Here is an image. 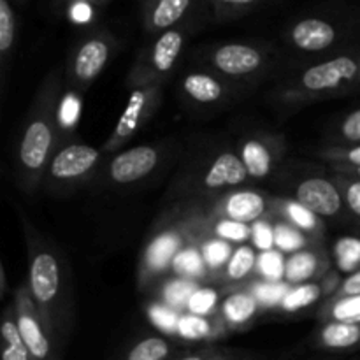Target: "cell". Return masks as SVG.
I'll use <instances>...</instances> for the list:
<instances>
[{"label":"cell","instance_id":"cell-10","mask_svg":"<svg viewBox=\"0 0 360 360\" xmlns=\"http://www.w3.org/2000/svg\"><path fill=\"white\" fill-rule=\"evenodd\" d=\"M171 146L165 143L139 144L111 155L98 171L91 185L129 188L157 174L158 169L171 157Z\"/></svg>","mask_w":360,"mask_h":360},{"label":"cell","instance_id":"cell-17","mask_svg":"<svg viewBox=\"0 0 360 360\" xmlns=\"http://www.w3.org/2000/svg\"><path fill=\"white\" fill-rule=\"evenodd\" d=\"M179 90L188 104L204 109L220 108L234 97V84L210 69L188 70L179 79Z\"/></svg>","mask_w":360,"mask_h":360},{"label":"cell","instance_id":"cell-38","mask_svg":"<svg viewBox=\"0 0 360 360\" xmlns=\"http://www.w3.org/2000/svg\"><path fill=\"white\" fill-rule=\"evenodd\" d=\"M257 273L260 274V280L264 281L278 283L280 280H283L285 260L281 259V252L271 250V252L260 253L259 264H257Z\"/></svg>","mask_w":360,"mask_h":360},{"label":"cell","instance_id":"cell-1","mask_svg":"<svg viewBox=\"0 0 360 360\" xmlns=\"http://www.w3.org/2000/svg\"><path fill=\"white\" fill-rule=\"evenodd\" d=\"M63 88V69L55 67L39 84L16 137L13 169L18 188L25 195H35L41 190L49 160L67 139L62 123Z\"/></svg>","mask_w":360,"mask_h":360},{"label":"cell","instance_id":"cell-11","mask_svg":"<svg viewBox=\"0 0 360 360\" xmlns=\"http://www.w3.org/2000/svg\"><path fill=\"white\" fill-rule=\"evenodd\" d=\"M13 304L18 330L32 357L35 360H63V343L39 311L27 281L16 288Z\"/></svg>","mask_w":360,"mask_h":360},{"label":"cell","instance_id":"cell-29","mask_svg":"<svg viewBox=\"0 0 360 360\" xmlns=\"http://www.w3.org/2000/svg\"><path fill=\"white\" fill-rule=\"evenodd\" d=\"M197 210H199V207H197ZM200 213H202V211H200ZM202 217L204 229H206L207 236L224 239V241L227 243H238V245H245L248 239H252V227H250V225L239 224V221L234 220H227V218L210 217V214L206 213H202Z\"/></svg>","mask_w":360,"mask_h":360},{"label":"cell","instance_id":"cell-5","mask_svg":"<svg viewBox=\"0 0 360 360\" xmlns=\"http://www.w3.org/2000/svg\"><path fill=\"white\" fill-rule=\"evenodd\" d=\"M250 183L245 164L231 148L206 150L192 155L167 192V199L181 204L206 202Z\"/></svg>","mask_w":360,"mask_h":360},{"label":"cell","instance_id":"cell-39","mask_svg":"<svg viewBox=\"0 0 360 360\" xmlns=\"http://www.w3.org/2000/svg\"><path fill=\"white\" fill-rule=\"evenodd\" d=\"M333 178L336 179L338 185L341 186L348 214L357 221V225H360V181L352 178H345V176L340 174H334V172Z\"/></svg>","mask_w":360,"mask_h":360},{"label":"cell","instance_id":"cell-26","mask_svg":"<svg viewBox=\"0 0 360 360\" xmlns=\"http://www.w3.org/2000/svg\"><path fill=\"white\" fill-rule=\"evenodd\" d=\"M0 336H2V360H35L20 336L13 302L4 309Z\"/></svg>","mask_w":360,"mask_h":360},{"label":"cell","instance_id":"cell-15","mask_svg":"<svg viewBox=\"0 0 360 360\" xmlns=\"http://www.w3.org/2000/svg\"><path fill=\"white\" fill-rule=\"evenodd\" d=\"M287 153L285 137L273 132H252L238 143V155L245 164L250 181L271 178Z\"/></svg>","mask_w":360,"mask_h":360},{"label":"cell","instance_id":"cell-23","mask_svg":"<svg viewBox=\"0 0 360 360\" xmlns=\"http://www.w3.org/2000/svg\"><path fill=\"white\" fill-rule=\"evenodd\" d=\"M179 345L174 340L162 334H144L130 341L118 360H174L181 352Z\"/></svg>","mask_w":360,"mask_h":360},{"label":"cell","instance_id":"cell-12","mask_svg":"<svg viewBox=\"0 0 360 360\" xmlns=\"http://www.w3.org/2000/svg\"><path fill=\"white\" fill-rule=\"evenodd\" d=\"M162 88L164 84H143V86L132 88L118 123L108 141L102 144V151L105 155H115L122 151V148L130 143L136 134L153 118L162 104Z\"/></svg>","mask_w":360,"mask_h":360},{"label":"cell","instance_id":"cell-46","mask_svg":"<svg viewBox=\"0 0 360 360\" xmlns=\"http://www.w3.org/2000/svg\"><path fill=\"white\" fill-rule=\"evenodd\" d=\"M7 274H6V266H4L2 262H0V297L6 299L7 295Z\"/></svg>","mask_w":360,"mask_h":360},{"label":"cell","instance_id":"cell-33","mask_svg":"<svg viewBox=\"0 0 360 360\" xmlns=\"http://www.w3.org/2000/svg\"><path fill=\"white\" fill-rule=\"evenodd\" d=\"M329 143L336 146L360 144V108L340 116V120L330 127Z\"/></svg>","mask_w":360,"mask_h":360},{"label":"cell","instance_id":"cell-34","mask_svg":"<svg viewBox=\"0 0 360 360\" xmlns=\"http://www.w3.org/2000/svg\"><path fill=\"white\" fill-rule=\"evenodd\" d=\"M334 262L343 273H355L360 269V238L345 236L334 245Z\"/></svg>","mask_w":360,"mask_h":360},{"label":"cell","instance_id":"cell-4","mask_svg":"<svg viewBox=\"0 0 360 360\" xmlns=\"http://www.w3.org/2000/svg\"><path fill=\"white\" fill-rule=\"evenodd\" d=\"M281 39L302 62L347 51L360 44V7L338 2L306 11L288 21Z\"/></svg>","mask_w":360,"mask_h":360},{"label":"cell","instance_id":"cell-44","mask_svg":"<svg viewBox=\"0 0 360 360\" xmlns=\"http://www.w3.org/2000/svg\"><path fill=\"white\" fill-rule=\"evenodd\" d=\"M214 360H259L255 355L248 354V352L232 350V348H221L218 350V355Z\"/></svg>","mask_w":360,"mask_h":360},{"label":"cell","instance_id":"cell-8","mask_svg":"<svg viewBox=\"0 0 360 360\" xmlns=\"http://www.w3.org/2000/svg\"><path fill=\"white\" fill-rule=\"evenodd\" d=\"M108 155L102 148L72 141L67 137L49 160L48 169L42 176L41 190L51 195H65L84 185H91L98 171L104 165Z\"/></svg>","mask_w":360,"mask_h":360},{"label":"cell","instance_id":"cell-16","mask_svg":"<svg viewBox=\"0 0 360 360\" xmlns=\"http://www.w3.org/2000/svg\"><path fill=\"white\" fill-rule=\"evenodd\" d=\"M292 199L301 202L309 211L323 218H343L348 214L347 204H345L343 192L334 178H323V176H306L295 185Z\"/></svg>","mask_w":360,"mask_h":360},{"label":"cell","instance_id":"cell-25","mask_svg":"<svg viewBox=\"0 0 360 360\" xmlns=\"http://www.w3.org/2000/svg\"><path fill=\"white\" fill-rule=\"evenodd\" d=\"M326 294L333 295V292L326 287V278H323V283L322 281H309V283L295 285V287L288 288L287 294L283 295V299H281L280 304H278V308H280L281 313L292 315V313L311 308V306L316 304L320 299H323Z\"/></svg>","mask_w":360,"mask_h":360},{"label":"cell","instance_id":"cell-35","mask_svg":"<svg viewBox=\"0 0 360 360\" xmlns=\"http://www.w3.org/2000/svg\"><path fill=\"white\" fill-rule=\"evenodd\" d=\"M316 157L327 162L329 167H360V144H350V146L329 144L322 148Z\"/></svg>","mask_w":360,"mask_h":360},{"label":"cell","instance_id":"cell-27","mask_svg":"<svg viewBox=\"0 0 360 360\" xmlns=\"http://www.w3.org/2000/svg\"><path fill=\"white\" fill-rule=\"evenodd\" d=\"M319 322H360V295L327 297L316 313Z\"/></svg>","mask_w":360,"mask_h":360},{"label":"cell","instance_id":"cell-36","mask_svg":"<svg viewBox=\"0 0 360 360\" xmlns=\"http://www.w3.org/2000/svg\"><path fill=\"white\" fill-rule=\"evenodd\" d=\"M193 292H195V281L188 278H172L162 285V297L172 309L183 308V306L186 308V302Z\"/></svg>","mask_w":360,"mask_h":360},{"label":"cell","instance_id":"cell-9","mask_svg":"<svg viewBox=\"0 0 360 360\" xmlns=\"http://www.w3.org/2000/svg\"><path fill=\"white\" fill-rule=\"evenodd\" d=\"M202 25H183L151 37L132 63L127 84L132 88L143 84H164L169 74L178 65L188 39Z\"/></svg>","mask_w":360,"mask_h":360},{"label":"cell","instance_id":"cell-14","mask_svg":"<svg viewBox=\"0 0 360 360\" xmlns=\"http://www.w3.org/2000/svg\"><path fill=\"white\" fill-rule=\"evenodd\" d=\"M210 217L227 218L239 224H255L271 214L273 197L253 188H236L206 202H193Z\"/></svg>","mask_w":360,"mask_h":360},{"label":"cell","instance_id":"cell-7","mask_svg":"<svg viewBox=\"0 0 360 360\" xmlns=\"http://www.w3.org/2000/svg\"><path fill=\"white\" fill-rule=\"evenodd\" d=\"M122 42L111 30L95 27L84 32L67 53L63 77L67 95L79 98L118 55Z\"/></svg>","mask_w":360,"mask_h":360},{"label":"cell","instance_id":"cell-6","mask_svg":"<svg viewBox=\"0 0 360 360\" xmlns=\"http://www.w3.org/2000/svg\"><path fill=\"white\" fill-rule=\"evenodd\" d=\"M197 58L204 69L213 70L238 86L239 83H255L276 67L280 51L260 41H231L204 46Z\"/></svg>","mask_w":360,"mask_h":360},{"label":"cell","instance_id":"cell-37","mask_svg":"<svg viewBox=\"0 0 360 360\" xmlns=\"http://www.w3.org/2000/svg\"><path fill=\"white\" fill-rule=\"evenodd\" d=\"M218 306H220V297L214 288H197L192 295H190L188 302H186V311L192 313L195 316H204L207 319L210 315H217Z\"/></svg>","mask_w":360,"mask_h":360},{"label":"cell","instance_id":"cell-19","mask_svg":"<svg viewBox=\"0 0 360 360\" xmlns=\"http://www.w3.org/2000/svg\"><path fill=\"white\" fill-rule=\"evenodd\" d=\"M327 257L320 245L308 246L304 250L290 253L285 260L283 281L287 285H302L309 281H320L326 278Z\"/></svg>","mask_w":360,"mask_h":360},{"label":"cell","instance_id":"cell-24","mask_svg":"<svg viewBox=\"0 0 360 360\" xmlns=\"http://www.w3.org/2000/svg\"><path fill=\"white\" fill-rule=\"evenodd\" d=\"M257 264H259V255L257 248L252 245H239L232 252L227 266L218 276V281L225 283L227 287H246L250 280H259L257 276Z\"/></svg>","mask_w":360,"mask_h":360},{"label":"cell","instance_id":"cell-21","mask_svg":"<svg viewBox=\"0 0 360 360\" xmlns=\"http://www.w3.org/2000/svg\"><path fill=\"white\" fill-rule=\"evenodd\" d=\"M18 13L14 0H0V95H6L18 46Z\"/></svg>","mask_w":360,"mask_h":360},{"label":"cell","instance_id":"cell-32","mask_svg":"<svg viewBox=\"0 0 360 360\" xmlns=\"http://www.w3.org/2000/svg\"><path fill=\"white\" fill-rule=\"evenodd\" d=\"M273 220H274V245H276L278 252L288 253V255H290V253L299 252V250H304L308 248V246L316 245V243H313L304 232L292 227V225L287 224V221L278 220V218L274 217Z\"/></svg>","mask_w":360,"mask_h":360},{"label":"cell","instance_id":"cell-43","mask_svg":"<svg viewBox=\"0 0 360 360\" xmlns=\"http://www.w3.org/2000/svg\"><path fill=\"white\" fill-rule=\"evenodd\" d=\"M112 2V0H51L53 9L56 11H69L74 7H104L105 4Z\"/></svg>","mask_w":360,"mask_h":360},{"label":"cell","instance_id":"cell-31","mask_svg":"<svg viewBox=\"0 0 360 360\" xmlns=\"http://www.w3.org/2000/svg\"><path fill=\"white\" fill-rule=\"evenodd\" d=\"M171 269L174 271L178 276L188 278V280H200L206 281L207 278H211L210 269L204 264L202 255H200V250L197 245H188L186 248H183L181 252L176 255V259L172 260Z\"/></svg>","mask_w":360,"mask_h":360},{"label":"cell","instance_id":"cell-22","mask_svg":"<svg viewBox=\"0 0 360 360\" xmlns=\"http://www.w3.org/2000/svg\"><path fill=\"white\" fill-rule=\"evenodd\" d=\"M313 347L326 352L360 350V322H322L313 334Z\"/></svg>","mask_w":360,"mask_h":360},{"label":"cell","instance_id":"cell-41","mask_svg":"<svg viewBox=\"0 0 360 360\" xmlns=\"http://www.w3.org/2000/svg\"><path fill=\"white\" fill-rule=\"evenodd\" d=\"M220 347L214 345H204V347H193V348H183L174 360H214L218 355Z\"/></svg>","mask_w":360,"mask_h":360},{"label":"cell","instance_id":"cell-28","mask_svg":"<svg viewBox=\"0 0 360 360\" xmlns=\"http://www.w3.org/2000/svg\"><path fill=\"white\" fill-rule=\"evenodd\" d=\"M273 0H207L211 20L214 23H227L262 9Z\"/></svg>","mask_w":360,"mask_h":360},{"label":"cell","instance_id":"cell-18","mask_svg":"<svg viewBox=\"0 0 360 360\" xmlns=\"http://www.w3.org/2000/svg\"><path fill=\"white\" fill-rule=\"evenodd\" d=\"M260 309L262 304L248 285L234 287L220 301L217 319L220 320L224 330L238 333V330L250 329L255 323Z\"/></svg>","mask_w":360,"mask_h":360},{"label":"cell","instance_id":"cell-42","mask_svg":"<svg viewBox=\"0 0 360 360\" xmlns=\"http://www.w3.org/2000/svg\"><path fill=\"white\" fill-rule=\"evenodd\" d=\"M345 295H360V269L341 280L340 287L330 297H345Z\"/></svg>","mask_w":360,"mask_h":360},{"label":"cell","instance_id":"cell-48","mask_svg":"<svg viewBox=\"0 0 360 360\" xmlns=\"http://www.w3.org/2000/svg\"><path fill=\"white\" fill-rule=\"evenodd\" d=\"M357 90L360 91V67H359V79H357Z\"/></svg>","mask_w":360,"mask_h":360},{"label":"cell","instance_id":"cell-13","mask_svg":"<svg viewBox=\"0 0 360 360\" xmlns=\"http://www.w3.org/2000/svg\"><path fill=\"white\" fill-rule=\"evenodd\" d=\"M141 21L151 37L183 25L211 21L207 0H139Z\"/></svg>","mask_w":360,"mask_h":360},{"label":"cell","instance_id":"cell-45","mask_svg":"<svg viewBox=\"0 0 360 360\" xmlns=\"http://www.w3.org/2000/svg\"><path fill=\"white\" fill-rule=\"evenodd\" d=\"M334 174L345 176V178H352L360 181V167H330Z\"/></svg>","mask_w":360,"mask_h":360},{"label":"cell","instance_id":"cell-40","mask_svg":"<svg viewBox=\"0 0 360 360\" xmlns=\"http://www.w3.org/2000/svg\"><path fill=\"white\" fill-rule=\"evenodd\" d=\"M252 236H253V246L257 250H262V252H271V250L276 248L274 245V220H262L255 221L252 227Z\"/></svg>","mask_w":360,"mask_h":360},{"label":"cell","instance_id":"cell-47","mask_svg":"<svg viewBox=\"0 0 360 360\" xmlns=\"http://www.w3.org/2000/svg\"><path fill=\"white\" fill-rule=\"evenodd\" d=\"M14 4H16V6H25V4H27V0H14Z\"/></svg>","mask_w":360,"mask_h":360},{"label":"cell","instance_id":"cell-3","mask_svg":"<svg viewBox=\"0 0 360 360\" xmlns=\"http://www.w3.org/2000/svg\"><path fill=\"white\" fill-rule=\"evenodd\" d=\"M360 44L327 58L302 62L274 84L269 95L278 111H297L308 104L345 97L357 90Z\"/></svg>","mask_w":360,"mask_h":360},{"label":"cell","instance_id":"cell-2","mask_svg":"<svg viewBox=\"0 0 360 360\" xmlns=\"http://www.w3.org/2000/svg\"><path fill=\"white\" fill-rule=\"evenodd\" d=\"M20 218L27 243L28 290L41 315L65 347L76 316L72 269L62 250L42 236L21 211Z\"/></svg>","mask_w":360,"mask_h":360},{"label":"cell","instance_id":"cell-20","mask_svg":"<svg viewBox=\"0 0 360 360\" xmlns=\"http://www.w3.org/2000/svg\"><path fill=\"white\" fill-rule=\"evenodd\" d=\"M271 217L299 229L316 245H320V239L326 234V225H323L322 218L316 217L313 211H309L308 207H304L292 197H273Z\"/></svg>","mask_w":360,"mask_h":360},{"label":"cell","instance_id":"cell-30","mask_svg":"<svg viewBox=\"0 0 360 360\" xmlns=\"http://www.w3.org/2000/svg\"><path fill=\"white\" fill-rule=\"evenodd\" d=\"M197 246H199L204 264H206V267L210 269L211 278L218 280V276H220V273L224 271V267L227 266L232 252H234L232 243L213 238V236H206V238L200 239Z\"/></svg>","mask_w":360,"mask_h":360}]
</instances>
